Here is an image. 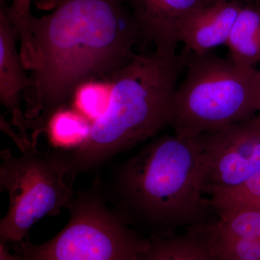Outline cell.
<instances>
[{
    "instance_id": "21",
    "label": "cell",
    "mask_w": 260,
    "mask_h": 260,
    "mask_svg": "<svg viewBox=\"0 0 260 260\" xmlns=\"http://www.w3.org/2000/svg\"><path fill=\"white\" fill-rule=\"evenodd\" d=\"M259 72H260V70H259ZM259 112H260V109H259Z\"/></svg>"
},
{
    "instance_id": "3",
    "label": "cell",
    "mask_w": 260,
    "mask_h": 260,
    "mask_svg": "<svg viewBox=\"0 0 260 260\" xmlns=\"http://www.w3.org/2000/svg\"><path fill=\"white\" fill-rule=\"evenodd\" d=\"M189 55L186 49L173 58L138 54L116 75L108 107L91 123L88 137L77 148L59 150L70 179L170 126L173 97Z\"/></svg>"
},
{
    "instance_id": "2",
    "label": "cell",
    "mask_w": 260,
    "mask_h": 260,
    "mask_svg": "<svg viewBox=\"0 0 260 260\" xmlns=\"http://www.w3.org/2000/svg\"><path fill=\"white\" fill-rule=\"evenodd\" d=\"M108 196L126 223L150 236L185 230L215 213L202 187L198 139L174 133L153 138L119 165Z\"/></svg>"
},
{
    "instance_id": "13",
    "label": "cell",
    "mask_w": 260,
    "mask_h": 260,
    "mask_svg": "<svg viewBox=\"0 0 260 260\" xmlns=\"http://www.w3.org/2000/svg\"><path fill=\"white\" fill-rule=\"evenodd\" d=\"M230 57L241 66L260 62V10L242 7L226 42Z\"/></svg>"
},
{
    "instance_id": "20",
    "label": "cell",
    "mask_w": 260,
    "mask_h": 260,
    "mask_svg": "<svg viewBox=\"0 0 260 260\" xmlns=\"http://www.w3.org/2000/svg\"><path fill=\"white\" fill-rule=\"evenodd\" d=\"M238 1V0H205L207 5L213 4V3H222V2Z\"/></svg>"
},
{
    "instance_id": "1",
    "label": "cell",
    "mask_w": 260,
    "mask_h": 260,
    "mask_svg": "<svg viewBox=\"0 0 260 260\" xmlns=\"http://www.w3.org/2000/svg\"><path fill=\"white\" fill-rule=\"evenodd\" d=\"M139 34L123 0H58L49 14L32 15L20 51L32 90L24 114L37 133L68 107L80 87L112 83L138 54Z\"/></svg>"
},
{
    "instance_id": "8",
    "label": "cell",
    "mask_w": 260,
    "mask_h": 260,
    "mask_svg": "<svg viewBox=\"0 0 260 260\" xmlns=\"http://www.w3.org/2000/svg\"><path fill=\"white\" fill-rule=\"evenodd\" d=\"M129 8L139 34L142 47L153 45L155 54L167 58L177 55L179 29L205 0H123Z\"/></svg>"
},
{
    "instance_id": "4",
    "label": "cell",
    "mask_w": 260,
    "mask_h": 260,
    "mask_svg": "<svg viewBox=\"0 0 260 260\" xmlns=\"http://www.w3.org/2000/svg\"><path fill=\"white\" fill-rule=\"evenodd\" d=\"M184 73L173 97L169 126L178 136L197 138L259 112V70L208 51L189 53Z\"/></svg>"
},
{
    "instance_id": "11",
    "label": "cell",
    "mask_w": 260,
    "mask_h": 260,
    "mask_svg": "<svg viewBox=\"0 0 260 260\" xmlns=\"http://www.w3.org/2000/svg\"><path fill=\"white\" fill-rule=\"evenodd\" d=\"M148 248L135 260H213L192 228L184 233L149 236Z\"/></svg>"
},
{
    "instance_id": "7",
    "label": "cell",
    "mask_w": 260,
    "mask_h": 260,
    "mask_svg": "<svg viewBox=\"0 0 260 260\" xmlns=\"http://www.w3.org/2000/svg\"><path fill=\"white\" fill-rule=\"evenodd\" d=\"M207 197L242 185L260 171V114L197 137Z\"/></svg>"
},
{
    "instance_id": "5",
    "label": "cell",
    "mask_w": 260,
    "mask_h": 260,
    "mask_svg": "<svg viewBox=\"0 0 260 260\" xmlns=\"http://www.w3.org/2000/svg\"><path fill=\"white\" fill-rule=\"evenodd\" d=\"M67 209L60 232L42 244H12L14 252L23 260H135L148 248L150 237L108 208L98 189L77 193Z\"/></svg>"
},
{
    "instance_id": "16",
    "label": "cell",
    "mask_w": 260,
    "mask_h": 260,
    "mask_svg": "<svg viewBox=\"0 0 260 260\" xmlns=\"http://www.w3.org/2000/svg\"><path fill=\"white\" fill-rule=\"evenodd\" d=\"M215 223L224 232L260 242V208H242L216 213Z\"/></svg>"
},
{
    "instance_id": "9",
    "label": "cell",
    "mask_w": 260,
    "mask_h": 260,
    "mask_svg": "<svg viewBox=\"0 0 260 260\" xmlns=\"http://www.w3.org/2000/svg\"><path fill=\"white\" fill-rule=\"evenodd\" d=\"M242 6L238 1L205 5L194 10L181 23L179 41L186 50L202 54L226 44Z\"/></svg>"
},
{
    "instance_id": "6",
    "label": "cell",
    "mask_w": 260,
    "mask_h": 260,
    "mask_svg": "<svg viewBox=\"0 0 260 260\" xmlns=\"http://www.w3.org/2000/svg\"><path fill=\"white\" fill-rule=\"evenodd\" d=\"M20 153H0V189L10 200L0 221V242L9 244L25 241L34 224L59 215L75 195L59 150L44 153L31 142Z\"/></svg>"
},
{
    "instance_id": "14",
    "label": "cell",
    "mask_w": 260,
    "mask_h": 260,
    "mask_svg": "<svg viewBox=\"0 0 260 260\" xmlns=\"http://www.w3.org/2000/svg\"><path fill=\"white\" fill-rule=\"evenodd\" d=\"M90 125L88 119L74 108H63L50 117L32 141L37 143L39 134L47 131L54 144L68 148L66 150H72L79 146L88 137Z\"/></svg>"
},
{
    "instance_id": "12",
    "label": "cell",
    "mask_w": 260,
    "mask_h": 260,
    "mask_svg": "<svg viewBox=\"0 0 260 260\" xmlns=\"http://www.w3.org/2000/svg\"><path fill=\"white\" fill-rule=\"evenodd\" d=\"M213 260H260V242L221 230L215 218L191 226Z\"/></svg>"
},
{
    "instance_id": "18",
    "label": "cell",
    "mask_w": 260,
    "mask_h": 260,
    "mask_svg": "<svg viewBox=\"0 0 260 260\" xmlns=\"http://www.w3.org/2000/svg\"><path fill=\"white\" fill-rule=\"evenodd\" d=\"M32 0H12L11 5H8L5 0H1V4L4 5L5 11L11 23L17 28L19 34V42L20 50L26 46L28 39V24Z\"/></svg>"
},
{
    "instance_id": "19",
    "label": "cell",
    "mask_w": 260,
    "mask_h": 260,
    "mask_svg": "<svg viewBox=\"0 0 260 260\" xmlns=\"http://www.w3.org/2000/svg\"><path fill=\"white\" fill-rule=\"evenodd\" d=\"M0 260H23L16 253L10 252L9 244L0 242Z\"/></svg>"
},
{
    "instance_id": "17",
    "label": "cell",
    "mask_w": 260,
    "mask_h": 260,
    "mask_svg": "<svg viewBox=\"0 0 260 260\" xmlns=\"http://www.w3.org/2000/svg\"><path fill=\"white\" fill-rule=\"evenodd\" d=\"M112 83L90 82L78 89L73 101L75 109L87 119H97L105 112L110 100Z\"/></svg>"
},
{
    "instance_id": "15",
    "label": "cell",
    "mask_w": 260,
    "mask_h": 260,
    "mask_svg": "<svg viewBox=\"0 0 260 260\" xmlns=\"http://www.w3.org/2000/svg\"><path fill=\"white\" fill-rule=\"evenodd\" d=\"M215 213L242 208H260V171L242 185L209 197Z\"/></svg>"
},
{
    "instance_id": "10",
    "label": "cell",
    "mask_w": 260,
    "mask_h": 260,
    "mask_svg": "<svg viewBox=\"0 0 260 260\" xmlns=\"http://www.w3.org/2000/svg\"><path fill=\"white\" fill-rule=\"evenodd\" d=\"M18 30L10 21L4 5H0V102L12 115V120L23 113L20 101L24 97L27 106L31 101V80L26 74L20 51L17 48Z\"/></svg>"
}]
</instances>
